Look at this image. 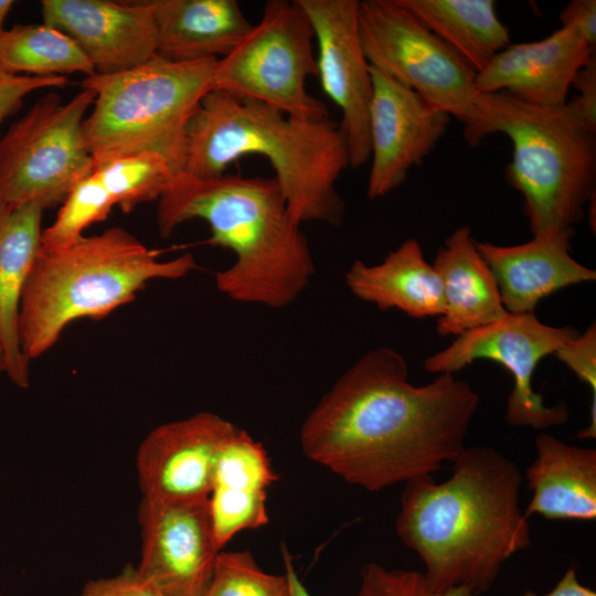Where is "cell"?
<instances>
[{
    "mask_svg": "<svg viewBox=\"0 0 596 596\" xmlns=\"http://www.w3.org/2000/svg\"><path fill=\"white\" fill-rule=\"evenodd\" d=\"M478 406V393L454 374L412 384L405 358L382 347L321 397L301 426L300 444L309 459L347 482L380 491L453 462Z\"/></svg>",
    "mask_w": 596,
    "mask_h": 596,
    "instance_id": "obj_1",
    "label": "cell"
},
{
    "mask_svg": "<svg viewBox=\"0 0 596 596\" xmlns=\"http://www.w3.org/2000/svg\"><path fill=\"white\" fill-rule=\"evenodd\" d=\"M444 482L432 475L404 483L395 531L418 555L437 590L487 592L503 563L531 545L520 508L515 462L488 446L465 447Z\"/></svg>",
    "mask_w": 596,
    "mask_h": 596,
    "instance_id": "obj_2",
    "label": "cell"
},
{
    "mask_svg": "<svg viewBox=\"0 0 596 596\" xmlns=\"http://www.w3.org/2000/svg\"><path fill=\"white\" fill-rule=\"evenodd\" d=\"M194 219L207 223L210 244L235 255L233 265L215 275L223 295L279 309L308 287L316 270L309 242L274 177L180 173L158 200L160 235L169 237Z\"/></svg>",
    "mask_w": 596,
    "mask_h": 596,
    "instance_id": "obj_3",
    "label": "cell"
},
{
    "mask_svg": "<svg viewBox=\"0 0 596 596\" xmlns=\"http://www.w3.org/2000/svg\"><path fill=\"white\" fill-rule=\"evenodd\" d=\"M184 173L198 178L224 174L248 155L265 157L292 217L340 226L345 204L336 183L350 166L347 138L329 116L296 118L252 99L212 89L185 127Z\"/></svg>",
    "mask_w": 596,
    "mask_h": 596,
    "instance_id": "obj_4",
    "label": "cell"
},
{
    "mask_svg": "<svg viewBox=\"0 0 596 596\" xmlns=\"http://www.w3.org/2000/svg\"><path fill=\"white\" fill-rule=\"evenodd\" d=\"M128 231L114 226L62 248L40 247L19 309V340L28 362L50 350L79 318L99 320L135 300L153 279H179L198 268L192 254L160 260Z\"/></svg>",
    "mask_w": 596,
    "mask_h": 596,
    "instance_id": "obj_5",
    "label": "cell"
},
{
    "mask_svg": "<svg viewBox=\"0 0 596 596\" xmlns=\"http://www.w3.org/2000/svg\"><path fill=\"white\" fill-rule=\"evenodd\" d=\"M493 134L512 142L505 177L524 198L533 236L574 231L596 193V130L573 100L542 107L503 92L476 94L464 137L475 147Z\"/></svg>",
    "mask_w": 596,
    "mask_h": 596,
    "instance_id": "obj_6",
    "label": "cell"
},
{
    "mask_svg": "<svg viewBox=\"0 0 596 596\" xmlns=\"http://www.w3.org/2000/svg\"><path fill=\"white\" fill-rule=\"evenodd\" d=\"M216 61L172 62L156 55L129 71L86 76L81 86L94 92L95 99L83 132L94 166L155 152L182 173L185 127L214 89Z\"/></svg>",
    "mask_w": 596,
    "mask_h": 596,
    "instance_id": "obj_7",
    "label": "cell"
},
{
    "mask_svg": "<svg viewBox=\"0 0 596 596\" xmlns=\"http://www.w3.org/2000/svg\"><path fill=\"white\" fill-rule=\"evenodd\" d=\"M95 93L87 88L62 103L56 93L38 99L0 138V204H62L94 168L83 123Z\"/></svg>",
    "mask_w": 596,
    "mask_h": 596,
    "instance_id": "obj_8",
    "label": "cell"
},
{
    "mask_svg": "<svg viewBox=\"0 0 596 596\" xmlns=\"http://www.w3.org/2000/svg\"><path fill=\"white\" fill-rule=\"evenodd\" d=\"M315 33L297 0H268L245 38L216 61L214 89L252 99L305 119L328 117L324 103L309 94L317 76Z\"/></svg>",
    "mask_w": 596,
    "mask_h": 596,
    "instance_id": "obj_9",
    "label": "cell"
},
{
    "mask_svg": "<svg viewBox=\"0 0 596 596\" xmlns=\"http://www.w3.org/2000/svg\"><path fill=\"white\" fill-rule=\"evenodd\" d=\"M369 64L464 125L472 113L477 72L397 0L358 2Z\"/></svg>",
    "mask_w": 596,
    "mask_h": 596,
    "instance_id": "obj_10",
    "label": "cell"
},
{
    "mask_svg": "<svg viewBox=\"0 0 596 596\" xmlns=\"http://www.w3.org/2000/svg\"><path fill=\"white\" fill-rule=\"evenodd\" d=\"M578 334L570 326H547L534 312H508L492 323L459 334L449 347L426 358L423 366L429 373L454 374L476 360L498 362L513 379L505 422L542 430L565 424L570 412L564 403L545 405L532 386L534 371L543 358Z\"/></svg>",
    "mask_w": 596,
    "mask_h": 596,
    "instance_id": "obj_11",
    "label": "cell"
},
{
    "mask_svg": "<svg viewBox=\"0 0 596 596\" xmlns=\"http://www.w3.org/2000/svg\"><path fill=\"white\" fill-rule=\"evenodd\" d=\"M138 574L162 596H203L219 553L209 499L166 502L142 498L138 508Z\"/></svg>",
    "mask_w": 596,
    "mask_h": 596,
    "instance_id": "obj_12",
    "label": "cell"
},
{
    "mask_svg": "<svg viewBox=\"0 0 596 596\" xmlns=\"http://www.w3.org/2000/svg\"><path fill=\"white\" fill-rule=\"evenodd\" d=\"M310 20L317 44V76L324 94L340 108L350 166L371 157L369 115L370 64L358 25V0H297Z\"/></svg>",
    "mask_w": 596,
    "mask_h": 596,
    "instance_id": "obj_13",
    "label": "cell"
},
{
    "mask_svg": "<svg viewBox=\"0 0 596 596\" xmlns=\"http://www.w3.org/2000/svg\"><path fill=\"white\" fill-rule=\"evenodd\" d=\"M371 169L366 195L375 200L398 188L445 135L450 116L370 65Z\"/></svg>",
    "mask_w": 596,
    "mask_h": 596,
    "instance_id": "obj_14",
    "label": "cell"
},
{
    "mask_svg": "<svg viewBox=\"0 0 596 596\" xmlns=\"http://www.w3.org/2000/svg\"><path fill=\"white\" fill-rule=\"evenodd\" d=\"M238 429L212 412L155 428L136 458L142 498L166 502L209 499L217 458Z\"/></svg>",
    "mask_w": 596,
    "mask_h": 596,
    "instance_id": "obj_15",
    "label": "cell"
},
{
    "mask_svg": "<svg viewBox=\"0 0 596 596\" xmlns=\"http://www.w3.org/2000/svg\"><path fill=\"white\" fill-rule=\"evenodd\" d=\"M45 24L72 38L97 74L135 68L157 55L151 1L43 0Z\"/></svg>",
    "mask_w": 596,
    "mask_h": 596,
    "instance_id": "obj_16",
    "label": "cell"
},
{
    "mask_svg": "<svg viewBox=\"0 0 596 596\" xmlns=\"http://www.w3.org/2000/svg\"><path fill=\"white\" fill-rule=\"evenodd\" d=\"M594 56L576 32L561 26L539 41L510 43L477 73L475 93L503 92L535 106H562L575 75Z\"/></svg>",
    "mask_w": 596,
    "mask_h": 596,
    "instance_id": "obj_17",
    "label": "cell"
},
{
    "mask_svg": "<svg viewBox=\"0 0 596 596\" xmlns=\"http://www.w3.org/2000/svg\"><path fill=\"white\" fill-rule=\"evenodd\" d=\"M573 233H544L512 246L475 241L497 281L507 312H533L542 299L555 291L596 279L594 269L572 257Z\"/></svg>",
    "mask_w": 596,
    "mask_h": 596,
    "instance_id": "obj_18",
    "label": "cell"
},
{
    "mask_svg": "<svg viewBox=\"0 0 596 596\" xmlns=\"http://www.w3.org/2000/svg\"><path fill=\"white\" fill-rule=\"evenodd\" d=\"M276 480L264 446L240 428L217 458L209 496L220 550L237 533L267 524V492Z\"/></svg>",
    "mask_w": 596,
    "mask_h": 596,
    "instance_id": "obj_19",
    "label": "cell"
},
{
    "mask_svg": "<svg viewBox=\"0 0 596 596\" xmlns=\"http://www.w3.org/2000/svg\"><path fill=\"white\" fill-rule=\"evenodd\" d=\"M157 55L172 62L220 60L252 30L235 0H151Z\"/></svg>",
    "mask_w": 596,
    "mask_h": 596,
    "instance_id": "obj_20",
    "label": "cell"
},
{
    "mask_svg": "<svg viewBox=\"0 0 596 596\" xmlns=\"http://www.w3.org/2000/svg\"><path fill=\"white\" fill-rule=\"evenodd\" d=\"M536 456L526 468L532 498L524 510L550 520L590 521L596 518V450L570 445L541 433Z\"/></svg>",
    "mask_w": 596,
    "mask_h": 596,
    "instance_id": "obj_21",
    "label": "cell"
},
{
    "mask_svg": "<svg viewBox=\"0 0 596 596\" xmlns=\"http://www.w3.org/2000/svg\"><path fill=\"white\" fill-rule=\"evenodd\" d=\"M432 266L440 279L445 304L437 319L440 336H459L508 313L497 281L476 248L470 226L458 227L446 238Z\"/></svg>",
    "mask_w": 596,
    "mask_h": 596,
    "instance_id": "obj_22",
    "label": "cell"
},
{
    "mask_svg": "<svg viewBox=\"0 0 596 596\" xmlns=\"http://www.w3.org/2000/svg\"><path fill=\"white\" fill-rule=\"evenodd\" d=\"M344 277L355 297L381 310L398 309L416 319L444 312L440 279L415 238L403 242L377 265L354 260Z\"/></svg>",
    "mask_w": 596,
    "mask_h": 596,
    "instance_id": "obj_23",
    "label": "cell"
},
{
    "mask_svg": "<svg viewBox=\"0 0 596 596\" xmlns=\"http://www.w3.org/2000/svg\"><path fill=\"white\" fill-rule=\"evenodd\" d=\"M43 209L36 203L18 207L0 204V342L4 372L19 387L29 386V362L19 340L22 290L41 247Z\"/></svg>",
    "mask_w": 596,
    "mask_h": 596,
    "instance_id": "obj_24",
    "label": "cell"
},
{
    "mask_svg": "<svg viewBox=\"0 0 596 596\" xmlns=\"http://www.w3.org/2000/svg\"><path fill=\"white\" fill-rule=\"evenodd\" d=\"M477 73L510 44L493 0H397Z\"/></svg>",
    "mask_w": 596,
    "mask_h": 596,
    "instance_id": "obj_25",
    "label": "cell"
},
{
    "mask_svg": "<svg viewBox=\"0 0 596 596\" xmlns=\"http://www.w3.org/2000/svg\"><path fill=\"white\" fill-rule=\"evenodd\" d=\"M0 68L9 74L91 76L95 68L76 42L49 24H17L0 33Z\"/></svg>",
    "mask_w": 596,
    "mask_h": 596,
    "instance_id": "obj_26",
    "label": "cell"
},
{
    "mask_svg": "<svg viewBox=\"0 0 596 596\" xmlns=\"http://www.w3.org/2000/svg\"><path fill=\"white\" fill-rule=\"evenodd\" d=\"M117 206L116 196L94 170L67 194L54 222L42 231L41 247H66L84 236V231L104 221Z\"/></svg>",
    "mask_w": 596,
    "mask_h": 596,
    "instance_id": "obj_27",
    "label": "cell"
},
{
    "mask_svg": "<svg viewBox=\"0 0 596 596\" xmlns=\"http://www.w3.org/2000/svg\"><path fill=\"white\" fill-rule=\"evenodd\" d=\"M203 596H291L286 575L263 571L248 551L220 552Z\"/></svg>",
    "mask_w": 596,
    "mask_h": 596,
    "instance_id": "obj_28",
    "label": "cell"
},
{
    "mask_svg": "<svg viewBox=\"0 0 596 596\" xmlns=\"http://www.w3.org/2000/svg\"><path fill=\"white\" fill-rule=\"evenodd\" d=\"M356 596H472V594L460 586L437 590L421 572L389 570L380 564L369 563L361 571Z\"/></svg>",
    "mask_w": 596,
    "mask_h": 596,
    "instance_id": "obj_29",
    "label": "cell"
},
{
    "mask_svg": "<svg viewBox=\"0 0 596 596\" xmlns=\"http://www.w3.org/2000/svg\"><path fill=\"white\" fill-rule=\"evenodd\" d=\"M66 76H31L9 74L0 68V125L17 113L23 99L44 88H60L68 84Z\"/></svg>",
    "mask_w": 596,
    "mask_h": 596,
    "instance_id": "obj_30",
    "label": "cell"
},
{
    "mask_svg": "<svg viewBox=\"0 0 596 596\" xmlns=\"http://www.w3.org/2000/svg\"><path fill=\"white\" fill-rule=\"evenodd\" d=\"M553 355L590 387L593 403L596 404V324L592 323Z\"/></svg>",
    "mask_w": 596,
    "mask_h": 596,
    "instance_id": "obj_31",
    "label": "cell"
},
{
    "mask_svg": "<svg viewBox=\"0 0 596 596\" xmlns=\"http://www.w3.org/2000/svg\"><path fill=\"white\" fill-rule=\"evenodd\" d=\"M79 596H162L151 587L137 572L127 564L123 571L111 577L88 581Z\"/></svg>",
    "mask_w": 596,
    "mask_h": 596,
    "instance_id": "obj_32",
    "label": "cell"
},
{
    "mask_svg": "<svg viewBox=\"0 0 596 596\" xmlns=\"http://www.w3.org/2000/svg\"><path fill=\"white\" fill-rule=\"evenodd\" d=\"M561 26L576 32L587 45L596 50V1L573 0L560 13Z\"/></svg>",
    "mask_w": 596,
    "mask_h": 596,
    "instance_id": "obj_33",
    "label": "cell"
},
{
    "mask_svg": "<svg viewBox=\"0 0 596 596\" xmlns=\"http://www.w3.org/2000/svg\"><path fill=\"white\" fill-rule=\"evenodd\" d=\"M571 87L578 95L572 99L586 124L596 130V56L575 75Z\"/></svg>",
    "mask_w": 596,
    "mask_h": 596,
    "instance_id": "obj_34",
    "label": "cell"
},
{
    "mask_svg": "<svg viewBox=\"0 0 596 596\" xmlns=\"http://www.w3.org/2000/svg\"><path fill=\"white\" fill-rule=\"evenodd\" d=\"M523 596L538 595L529 590ZM542 596H596V593L579 583L576 568L571 566L564 573L556 586L550 593Z\"/></svg>",
    "mask_w": 596,
    "mask_h": 596,
    "instance_id": "obj_35",
    "label": "cell"
},
{
    "mask_svg": "<svg viewBox=\"0 0 596 596\" xmlns=\"http://www.w3.org/2000/svg\"><path fill=\"white\" fill-rule=\"evenodd\" d=\"M281 554L285 565V575L289 584L291 596H311L298 577L294 568L291 555L285 545L281 546Z\"/></svg>",
    "mask_w": 596,
    "mask_h": 596,
    "instance_id": "obj_36",
    "label": "cell"
},
{
    "mask_svg": "<svg viewBox=\"0 0 596 596\" xmlns=\"http://www.w3.org/2000/svg\"><path fill=\"white\" fill-rule=\"evenodd\" d=\"M12 6L13 1L11 0H0V33L4 30L3 23Z\"/></svg>",
    "mask_w": 596,
    "mask_h": 596,
    "instance_id": "obj_37",
    "label": "cell"
},
{
    "mask_svg": "<svg viewBox=\"0 0 596 596\" xmlns=\"http://www.w3.org/2000/svg\"><path fill=\"white\" fill-rule=\"evenodd\" d=\"M4 371V355H3V349L0 342V372Z\"/></svg>",
    "mask_w": 596,
    "mask_h": 596,
    "instance_id": "obj_38",
    "label": "cell"
},
{
    "mask_svg": "<svg viewBox=\"0 0 596 596\" xmlns=\"http://www.w3.org/2000/svg\"><path fill=\"white\" fill-rule=\"evenodd\" d=\"M0 596H7V595H3V594L0 593Z\"/></svg>",
    "mask_w": 596,
    "mask_h": 596,
    "instance_id": "obj_39",
    "label": "cell"
}]
</instances>
